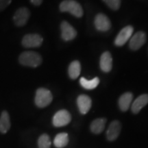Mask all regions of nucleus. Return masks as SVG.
Listing matches in <instances>:
<instances>
[{
	"label": "nucleus",
	"instance_id": "nucleus-1",
	"mask_svg": "<svg viewBox=\"0 0 148 148\" xmlns=\"http://www.w3.org/2000/svg\"><path fill=\"white\" fill-rule=\"evenodd\" d=\"M18 61L23 66L36 67L42 62V58L40 54L34 51H24L19 56Z\"/></svg>",
	"mask_w": 148,
	"mask_h": 148
},
{
	"label": "nucleus",
	"instance_id": "nucleus-2",
	"mask_svg": "<svg viewBox=\"0 0 148 148\" xmlns=\"http://www.w3.org/2000/svg\"><path fill=\"white\" fill-rule=\"evenodd\" d=\"M61 12H68L76 17H81L83 15V10L81 5L74 0H64L60 4Z\"/></svg>",
	"mask_w": 148,
	"mask_h": 148
},
{
	"label": "nucleus",
	"instance_id": "nucleus-3",
	"mask_svg": "<svg viewBox=\"0 0 148 148\" xmlns=\"http://www.w3.org/2000/svg\"><path fill=\"white\" fill-rule=\"evenodd\" d=\"M53 99L51 92L45 88H40L36 90L35 103L38 108H45L49 105Z\"/></svg>",
	"mask_w": 148,
	"mask_h": 148
},
{
	"label": "nucleus",
	"instance_id": "nucleus-4",
	"mask_svg": "<svg viewBox=\"0 0 148 148\" xmlns=\"http://www.w3.org/2000/svg\"><path fill=\"white\" fill-rule=\"evenodd\" d=\"M71 120V116L67 110H60L54 114L52 123L55 127H62L69 124Z\"/></svg>",
	"mask_w": 148,
	"mask_h": 148
},
{
	"label": "nucleus",
	"instance_id": "nucleus-5",
	"mask_svg": "<svg viewBox=\"0 0 148 148\" xmlns=\"http://www.w3.org/2000/svg\"><path fill=\"white\" fill-rule=\"evenodd\" d=\"M42 40L43 39L39 34H29L24 36L21 43L23 47L27 48L38 47L41 45Z\"/></svg>",
	"mask_w": 148,
	"mask_h": 148
},
{
	"label": "nucleus",
	"instance_id": "nucleus-6",
	"mask_svg": "<svg viewBox=\"0 0 148 148\" xmlns=\"http://www.w3.org/2000/svg\"><path fill=\"white\" fill-rule=\"evenodd\" d=\"M30 12L27 8H20L16 11L13 16L14 23L16 26L21 27L25 25L28 21Z\"/></svg>",
	"mask_w": 148,
	"mask_h": 148
},
{
	"label": "nucleus",
	"instance_id": "nucleus-7",
	"mask_svg": "<svg viewBox=\"0 0 148 148\" xmlns=\"http://www.w3.org/2000/svg\"><path fill=\"white\" fill-rule=\"evenodd\" d=\"M133 30H134V28L131 25H127L124 28L122 29L116 36L115 40H114L115 45L118 46V47H121V46L124 45L125 42L130 39V38L132 36Z\"/></svg>",
	"mask_w": 148,
	"mask_h": 148
},
{
	"label": "nucleus",
	"instance_id": "nucleus-8",
	"mask_svg": "<svg viewBox=\"0 0 148 148\" xmlns=\"http://www.w3.org/2000/svg\"><path fill=\"white\" fill-rule=\"evenodd\" d=\"M61 36L65 41L73 40L77 36V32L70 24L66 21L62 22L60 25Z\"/></svg>",
	"mask_w": 148,
	"mask_h": 148
},
{
	"label": "nucleus",
	"instance_id": "nucleus-9",
	"mask_svg": "<svg viewBox=\"0 0 148 148\" xmlns=\"http://www.w3.org/2000/svg\"><path fill=\"white\" fill-rule=\"evenodd\" d=\"M94 23H95L96 29L99 31H101V32L108 31L111 27V23L108 16L101 13L97 14L95 18Z\"/></svg>",
	"mask_w": 148,
	"mask_h": 148
},
{
	"label": "nucleus",
	"instance_id": "nucleus-10",
	"mask_svg": "<svg viewBox=\"0 0 148 148\" xmlns=\"http://www.w3.org/2000/svg\"><path fill=\"white\" fill-rule=\"evenodd\" d=\"M146 41V34L145 32L140 31L136 32L130 41L129 46L132 50H137L143 46Z\"/></svg>",
	"mask_w": 148,
	"mask_h": 148
},
{
	"label": "nucleus",
	"instance_id": "nucleus-11",
	"mask_svg": "<svg viewBox=\"0 0 148 148\" xmlns=\"http://www.w3.org/2000/svg\"><path fill=\"white\" fill-rule=\"evenodd\" d=\"M121 125L119 121H113L110 123L106 131L107 139L113 141L118 138L121 132Z\"/></svg>",
	"mask_w": 148,
	"mask_h": 148
},
{
	"label": "nucleus",
	"instance_id": "nucleus-12",
	"mask_svg": "<svg viewBox=\"0 0 148 148\" xmlns=\"http://www.w3.org/2000/svg\"><path fill=\"white\" fill-rule=\"evenodd\" d=\"M77 104L80 113L85 114L89 111L91 107V99L86 95H80L77 99Z\"/></svg>",
	"mask_w": 148,
	"mask_h": 148
},
{
	"label": "nucleus",
	"instance_id": "nucleus-13",
	"mask_svg": "<svg viewBox=\"0 0 148 148\" xmlns=\"http://www.w3.org/2000/svg\"><path fill=\"white\" fill-rule=\"evenodd\" d=\"M148 103V95L143 94L138 97L132 103L131 106L132 112L134 114H137L140 112V110L145 106Z\"/></svg>",
	"mask_w": 148,
	"mask_h": 148
},
{
	"label": "nucleus",
	"instance_id": "nucleus-14",
	"mask_svg": "<svg viewBox=\"0 0 148 148\" xmlns=\"http://www.w3.org/2000/svg\"><path fill=\"white\" fill-rule=\"evenodd\" d=\"M112 58L110 53L108 51L103 53L100 58V62H99V65L101 71L103 72L108 73L112 69Z\"/></svg>",
	"mask_w": 148,
	"mask_h": 148
},
{
	"label": "nucleus",
	"instance_id": "nucleus-15",
	"mask_svg": "<svg viewBox=\"0 0 148 148\" xmlns=\"http://www.w3.org/2000/svg\"><path fill=\"white\" fill-rule=\"evenodd\" d=\"M132 99L133 95L131 92H127L123 94L119 99V106L121 110L125 112L128 110L130 106L132 103Z\"/></svg>",
	"mask_w": 148,
	"mask_h": 148
},
{
	"label": "nucleus",
	"instance_id": "nucleus-16",
	"mask_svg": "<svg viewBox=\"0 0 148 148\" xmlns=\"http://www.w3.org/2000/svg\"><path fill=\"white\" fill-rule=\"evenodd\" d=\"M106 119L104 118L96 119L90 124V130L94 134H100L105 128Z\"/></svg>",
	"mask_w": 148,
	"mask_h": 148
},
{
	"label": "nucleus",
	"instance_id": "nucleus-17",
	"mask_svg": "<svg viewBox=\"0 0 148 148\" xmlns=\"http://www.w3.org/2000/svg\"><path fill=\"white\" fill-rule=\"evenodd\" d=\"M10 127V116L7 111H3L0 116V132L6 133Z\"/></svg>",
	"mask_w": 148,
	"mask_h": 148
},
{
	"label": "nucleus",
	"instance_id": "nucleus-18",
	"mask_svg": "<svg viewBox=\"0 0 148 148\" xmlns=\"http://www.w3.org/2000/svg\"><path fill=\"white\" fill-rule=\"evenodd\" d=\"M81 71V65L79 61L75 60L73 61L69 66V69H68V73L70 78L72 79H75L77 78L80 74Z\"/></svg>",
	"mask_w": 148,
	"mask_h": 148
},
{
	"label": "nucleus",
	"instance_id": "nucleus-19",
	"mask_svg": "<svg viewBox=\"0 0 148 148\" xmlns=\"http://www.w3.org/2000/svg\"><path fill=\"white\" fill-rule=\"evenodd\" d=\"M69 143V136L68 134L65 132L59 133L55 136L53 140V144L56 147L62 148L67 145Z\"/></svg>",
	"mask_w": 148,
	"mask_h": 148
},
{
	"label": "nucleus",
	"instance_id": "nucleus-20",
	"mask_svg": "<svg viewBox=\"0 0 148 148\" xmlns=\"http://www.w3.org/2000/svg\"><path fill=\"white\" fill-rule=\"evenodd\" d=\"M79 83H80L81 86L85 89L92 90L98 86L99 83V79L98 77H95V78L90 79H86L84 77H81L79 79Z\"/></svg>",
	"mask_w": 148,
	"mask_h": 148
},
{
	"label": "nucleus",
	"instance_id": "nucleus-21",
	"mask_svg": "<svg viewBox=\"0 0 148 148\" xmlns=\"http://www.w3.org/2000/svg\"><path fill=\"white\" fill-rule=\"evenodd\" d=\"M51 143L50 138L46 134H42L38 140V148H50Z\"/></svg>",
	"mask_w": 148,
	"mask_h": 148
},
{
	"label": "nucleus",
	"instance_id": "nucleus-22",
	"mask_svg": "<svg viewBox=\"0 0 148 148\" xmlns=\"http://www.w3.org/2000/svg\"><path fill=\"white\" fill-rule=\"evenodd\" d=\"M106 4L112 10H116L121 5V0H103Z\"/></svg>",
	"mask_w": 148,
	"mask_h": 148
},
{
	"label": "nucleus",
	"instance_id": "nucleus-23",
	"mask_svg": "<svg viewBox=\"0 0 148 148\" xmlns=\"http://www.w3.org/2000/svg\"><path fill=\"white\" fill-rule=\"evenodd\" d=\"M12 2V0H0V11L7 8Z\"/></svg>",
	"mask_w": 148,
	"mask_h": 148
},
{
	"label": "nucleus",
	"instance_id": "nucleus-24",
	"mask_svg": "<svg viewBox=\"0 0 148 148\" xmlns=\"http://www.w3.org/2000/svg\"><path fill=\"white\" fill-rule=\"evenodd\" d=\"M30 1L34 5H40L42 2V0H30Z\"/></svg>",
	"mask_w": 148,
	"mask_h": 148
}]
</instances>
